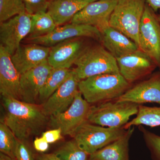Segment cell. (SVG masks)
Wrapping results in <instances>:
<instances>
[{"label":"cell","instance_id":"e575fe53","mask_svg":"<svg viewBox=\"0 0 160 160\" xmlns=\"http://www.w3.org/2000/svg\"><path fill=\"white\" fill-rule=\"evenodd\" d=\"M0 160H14L7 155L4 154L2 152L0 153Z\"/></svg>","mask_w":160,"mask_h":160},{"label":"cell","instance_id":"484cf974","mask_svg":"<svg viewBox=\"0 0 160 160\" xmlns=\"http://www.w3.org/2000/svg\"><path fill=\"white\" fill-rule=\"evenodd\" d=\"M55 153L62 160H89V156L74 139L63 144Z\"/></svg>","mask_w":160,"mask_h":160},{"label":"cell","instance_id":"d590c367","mask_svg":"<svg viewBox=\"0 0 160 160\" xmlns=\"http://www.w3.org/2000/svg\"><path fill=\"white\" fill-rule=\"evenodd\" d=\"M158 19L159 21L160 22V13L159 14L157 15Z\"/></svg>","mask_w":160,"mask_h":160},{"label":"cell","instance_id":"83f0119b","mask_svg":"<svg viewBox=\"0 0 160 160\" xmlns=\"http://www.w3.org/2000/svg\"><path fill=\"white\" fill-rule=\"evenodd\" d=\"M139 129L142 133L143 138L149 149L152 160H160V136L139 126Z\"/></svg>","mask_w":160,"mask_h":160},{"label":"cell","instance_id":"f546056e","mask_svg":"<svg viewBox=\"0 0 160 160\" xmlns=\"http://www.w3.org/2000/svg\"><path fill=\"white\" fill-rule=\"evenodd\" d=\"M16 160H36L35 156L26 141L18 140L15 153Z\"/></svg>","mask_w":160,"mask_h":160},{"label":"cell","instance_id":"4316f807","mask_svg":"<svg viewBox=\"0 0 160 160\" xmlns=\"http://www.w3.org/2000/svg\"><path fill=\"white\" fill-rule=\"evenodd\" d=\"M22 0H0V22L26 12Z\"/></svg>","mask_w":160,"mask_h":160},{"label":"cell","instance_id":"7c38bea8","mask_svg":"<svg viewBox=\"0 0 160 160\" xmlns=\"http://www.w3.org/2000/svg\"><path fill=\"white\" fill-rule=\"evenodd\" d=\"M116 60L120 74L130 84L150 74L158 67L152 59L140 49Z\"/></svg>","mask_w":160,"mask_h":160},{"label":"cell","instance_id":"44dd1931","mask_svg":"<svg viewBox=\"0 0 160 160\" xmlns=\"http://www.w3.org/2000/svg\"><path fill=\"white\" fill-rule=\"evenodd\" d=\"M134 129V126L127 129L117 140L90 154L89 160H129V142Z\"/></svg>","mask_w":160,"mask_h":160},{"label":"cell","instance_id":"1f68e13d","mask_svg":"<svg viewBox=\"0 0 160 160\" xmlns=\"http://www.w3.org/2000/svg\"><path fill=\"white\" fill-rule=\"evenodd\" d=\"M33 146L37 151L43 152L49 149V143L42 137L37 138L33 142Z\"/></svg>","mask_w":160,"mask_h":160},{"label":"cell","instance_id":"603a6c76","mask_svg":"<svg viewBox=\"0 0 160 160\" xmlns=\"http://www.w3.org/2000/svg\"><path fill=\"white\" fill-rule=\"evenodd\" d=\"M146 126L151 127L160 126V107H148L140 105L136 116L124 126L129 129L132 126Z\"/></svg>","mask_w":160,"mask_h":160},{"label":"cell","instance_id":"ffe728a7","mask_svg":"<svg viewBox=\"0 0 160 160\" xmlns=\"http://www.w3.org/2000/svg\"><path fill=\"white\" fill-rule=\"evenodd\" d=\"M97 0H49L47 12L57 26L71 21L88 4Z\"/></svg>","mask_w":160,"mask_h":160},{"label":"cell","instance_id":"ba28073f","mask_svg":"<svg viewBox=\"0 0 160 160\" xmlns=\"http://www.w3.org/2000/svg\"><path fill=\"white\" fill-rule=\"evenodd\" d=\"M90 104L79 91L70 107L62 113L51 117L49 125L52 129H60L64 135L73 137L81 125L88 121Z\"/></svg>","mask_w":160,"mask_h":160},{"label":"cell","instance_id":"5b68a950","mask_svg":"<svg viewBox=\"0 0 160 160\" xmlns=\"http://www.w3.org/2000/svg\"><path fill=\"white\" fill-rule=\"evenodd\" d=\"M74 65L80 81L97 75L120 73L116 59L100 46L86 47Z\"/></svg>","mask_w":160,"mask_h":160},{"label":"cell","instance_id":"4fadbf2b","mask_svg":"<svg viewBox=\"0 0 160 160\" xmlns=\"http://www.w3.org/2000/svg\"><path fill=\"white\" fill-rule=\"evenodd\" d=\"M118 0H97L86 5L70 21L73 24L95 26L100 30L109 25L112 12Z\"/></svg>","mask_w":160,"mask_h":160},{"label":"cell","instance_id":"cb8c5ba5","mask_svg":"<svg viewBox=\"0 0 160 160\" xmlns=\"http://www.w3.org/2000/svg\"><path fill=\"white\" fill-rule=\"evenodd\" d=\"M31 29L26 39L34 38L46 35L57 27L47 12L31 15Z\"/></svg>","mask_w":160,"mask_h":160},{"label":"cell","instance_id":"9a60e30c","mask_svg":"<svg viewBox=\"0 0 160 160\" xmlns=\"http://www.w3.org/2000/svg\"><path fill=\"white\" fill-rule=\"evenodd\" d=\"M78 38L66 40L51 47L47 61L52 68L69 69L74 64L87 47Z\"/></svg>","mask_w":160,"mask_h":160},{"label":"cell","instance_id":"d6986e66","mask_svg":"<svg viewBox=\"0 0 160 160\" xmlns=\"http://www.w3.org/2000/svg\"><path fill=\"white\" fill-rule=\"evenodd\" d=\"M103 46L116 59L135 52L139 49L137 44L125 34L108 26L100 30Z\"/></svg>","mask_w":160,"mask_h":160},{"label":"cell","instance_id":"52a82bcc","mask_svg":"<svg viewBox=\"0 0 160 160\" xmlns=\"http://www.w3.org/2000/svg\"><path fill=\"white\" fill-rule=\"evenodd\" d=\"M139 48L149 56L160 69V22L146 3L139 33Z\"/></svg>","mask_w":160,"mask_h":160},{"label":"cell","instance_id":"f1b7e54d","mask_svg":"<svg viewBox=\"0 0 160 160\" xmlns=\"http://www.w3.org/2000/svg\"><path fill=\"white\" fill-rule=\"evenodd\" d=\"M27 13L33 15L47 12L49 0H22Z\"/></svg>","mask_w":160,"mask_h":160},{"label":"cell","instance_id":"e0dca14e","mask_svg":"<svg viewBox=\"0 0 160 160\" xmlns=\"http://www.w3.org/2000/svg\"><path fill=\"white\" fill-rule=\"evenodd\" d=\"M51 47L36 44L20 45L11 56V60L20 75L48 60Z\"/></svg>","mask_w":160,"mask_h":160},{"label":"cell","instance_id":"8992f818","mask_svg":"<svg viewBox=\"0 0 160 160\" xmlns=\"http://www.w3.org/2000/svg\"><path fill=\"white\" fill-rule=\"evenodd\" d=\"M122 127H105L86 121L79 127L72 137L81 149L92 154L117 140L126 133Z\"/></svg>","mask_w":160,"mask_h":160},{"label":"cell","instance_id":"8fae6325","mask_svg":"<svg viewBox=\"0 0 160 160\" xmlns=\"http://www.w3.org/2000/svg\"><path fill=\"white\" fill-rule=\"evenodd\" d=\"M80 81L75 72L72 69L68 78L42 105L47 116L57 115L70 107L79 91Z\"/></svg>","mask_w":160,"mask_h":160},{"label":"cell","instance_id":"7a4b0ae2","mask_svg":"<svg viewBox=\"0 0 160 160\" xmlns=\"http://www.w3.org/2000/svg\"><path fill=\"white\" fill-rule=\"evenodd\" d=\"M130 86L120 73H105L81 80L78 89L89 104H97L118 99Z\"/></svg>","mask_w":160,"mask_h":160},{"label":"cell","instance_id":"7402d4cb","mask_svg":"<svg viewBox=\"0 0 160 160\" xmlns=\"http://www.w3.org/2000/svg\"><path fill=\"white\" fill-rule=\"evenodd\" d=\"M71 72L67 68H53L40 92V101L45 102L68 78Z\"/></svg>","mask_w":160,"mask_h":160},{"label":"cell","instance_id":"30bf717a","mask_svg":"<svg viewBox=\"0 0 160 160\" xmlns=\"http://www.w3.org/2000/svg\"><path fill=\"white\" fill-rule=\"evenodd\" d=\"M31 27V15L26 12L1 23L0 45L12 55L28 36Z\"/></svg>","mask_w":160,"mask_h":160},{"label":"cell","instance_id":"5bb4252c","mask_svg":"<svg viewBox=\"0 0 160 160\" xmlns=\"http://www.w3.org/2000/svg\"><path fill=\"white\" fill-rule=\"evenodd\" d=\"M53 68L46 61L21 75L20 100L35 104L41 89Z\"/></svg>","mask_w":160,"mask_h":160},{"label":"cell","instance_id":"3957f363","mask_svg":"<svg viewBox=\"0 0 160 160\" xmlns=\"http://www.w3.org/2000/svg\"><path fill=\"white\" fill-rule=\"evenodd\" d=\"M146 4V0H118L109 18V26L125 34L138 46L140 24Z\"/></svg>","mask_w":160,"mask_h":160},{"label":"cell","instance_id":"6da1fadb","mask_svg":"<svg viewBox=\"0 0 160 160\" xmlns=\"http://www.w3.org/2000/svg\"><path fill=\"white\" fill-rule=\"evenodd\" d=\"M5 110L4 121L18 139L26 141L39 134L46 126L48 117L42 106L14 98L2 97Z\"/></svg>","mask_w":160,"mask_h":160},{"label":"cell","instance_id":"d4e9b609","mask_svg":"<svg viewBox=\"0 0 160 160\" xmlns=\"http://www.w3.org/2000/svg\"><path fill=\"white\" fill-rule=\"evenodd\" d=\"M18 139L3 122L0 123V151L16 160Z\"/></svg>","mask_w":160,"mask_h":160},{"label":"cell","instance_id":"9c48e42d","mask_svg":"<svg viewBox=\"0 0 160 160\" xmlns=\"http://www.w3.org/2000/svg\"><path fill=\"white\" fill-rule=\"evenodd\" d=\"M87 37L101 40L100 30L95 26L70 23L57 26L49 34L32 39H26L28 44H36L52 47L61 42L74 38Z\"/></svg>","mask_w":160,"mask_h":160},{"label":"cell","instance_id":"4dcf8cb0","mask_svg":"<svg viewBox=\"0 0 160 160\" xmlns=\"http://www.w3.org/2000/svg\"><path fill=\"white\" fill-rule=\"evenodd\" d=\"M62 130L60 129H53L43 132L42 137L47 142L53 143L57 142L62 138Z\"/></svg>","mask_w":160,"mask_h":160},{"label":"cell","instance_id":"277c9868","mask_svg":"<svg viewBox=\"0 0 160 160\" xmlns=\"http://www.w3.org/2000/svg\"><path fill=\"white\" fill-rule=\"evenodd\" d=\"M139 105L117 100L98 103L90 106L88 121L103 127H124L131 116L137 114Z\"/></svg>","mask_w":160,"mask_h":160},{"label":"cell","instance_id":"2e32d148","mask_svg":"<svg viewBox=\"0 0 160 160\" xmlns=\"http://www.w3.org/2000/svg\"><path fill=\"white\" fill-rule=\"evenodd\" d=\"M117 101L138 105L147 103L160 105V72L129 88Z\"/></svg>","mask_w":160,"mask_h":160},{"label":"cell","instance_id":"ac0fdd59","mask_svg":"<svg viewBox=\"0 0 160 160\" xmlns=\"http://www.w3.org/2000/svg\"><path fill=\"white\" fill-rule=\"evenodd\" d=\"M20 77L11 55L0 45V92L2 97L20 100Z\"/></svg>","mask_w":160,"mask_h":160},{"label":"cell","instance_id":"d6a6232c","mask_svg":"<svg viewBox=\"0 0 160 160\" xmlns=\"http://www.w3.org/2000/svg\"><path fill=\"white\" fill-rule=\"evenodd\" d=\"M36 160H62L55 153H43L35 156Z\"/></svg>","mask_w":160,"mask_h":160},{"label":"cell","instance_id":"836d02e7","mask_svg":"<svg viewBox=\"0 0 160 160\" xmlns=\"http://www.w3.org/2000/svg\"><path fill=\"white\" fill-rule=\"evenodd\" d=\"M146 2L155 12L160 9V0H146Z\"/></svg>","mask_w":160,"mask_h":160}]
</instances>
